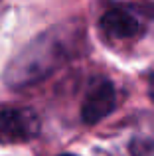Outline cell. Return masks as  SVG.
Returning a JSON list of instances; mask_svg holds the SVG:
<instances>
[{
    "mask_svg": "<svg viewBox=\"0 0 154 156\" xmlns=\"http://www.w3.org/2000/svg\"><path fill=\"white\" fill-rule=\"evenodd\" d=\"M40 133V117L32 109L0 111V142L18 144L28 142Z\"/></svg>",
    "mask_w": 154,
    "mask_h": 156,
    "instance_id": "6da1fadb",
    "label": "cell"
},
{
    "mask_svg": "<svg viewBox=\"0 0 154 156\" xmlns=\"http://www.w3.org/2000/svg\"><path fill=\"white\" fill-rule=\"evenodd\" d=\"M115 105H117V93L113 83L107 79H97L87 91L85 101L81 105V119L87 125H95V122L103 121L107 115H111Z\"/></svg>",
    "mask_w": 154,
    "mask_h": 156,
    "instance_id": "7a4b0ae2",
    "label": "cell"
},
{
    "mask_svg": "<svg viewBox=\"0 0 154 156\" xmlns=\"http://www.w3.org/2000/svg\"><path fill=\"white\" fill-rule=\"evenodd\" d=\"M101 28L107 32L109 36L117 40H131L142 34L144 26L140 22V18L132 10L123 6H115L111 10H107L101 18Z\"/></svg>",
    "mask_w": 154,
    "mask_h": 156,
    "instance_id": "3957f363",
    "label": "cell"
},
{
    "mask_svg": "<svg viewBox=\"0 0 154 156\" xmlns=\"http://www.w3.org/2000/svg\"><path fill=\"white\" fill-rule=\"evenodd\" d=\"M132 156H154V142L150 138H136L131 144Z\"/></svg>",
    "mask_w": 154,
    "mask_h": 156,
    "instance_id": "277c9868",
    "label": "cell"
},
{
    "mask_svg": "<svg viewBox=\"0 0 154 156\" xmlns=\"http://www.w3.org/2000/svg\"><path fill=\"white\" fill-rule=\"evenodd\" d=\"M148 93H150V99L154 101V75L150 77V83H148Z\"/></svg>",
    "mask_w": 154,
    "mask_h": 156,
    "instance_id": "5b68a950",
    "label": "cell"
},
{
    "mask_svg": "<svg viewBox=\"0 0 154 156\" xmlns=\"http://www.w3.org/2000/svg\"><path fill=\"white\" fill-rule=\"evenodd\" d=\"M59 156H73V154H59Z\"/></svg>",
    "mask_w": 154,
    "mask_h": 156,
    "instance_id": "8992f818",
    "label": "cell"
}]
</instances>
